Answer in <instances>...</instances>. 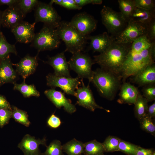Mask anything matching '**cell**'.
Masks as SVG:
<instances>
[{
    "label": "cell",
    "mask_w": 155,
    "mask_h": 155,
    "mask_svg": "<svg viewBox=\"0 0 155 155\" xmlns=\"http://www.w3.org/2000/svg\"><path fill=\"white\" fill-rule=\"evenodd\" d=\"M117 43L115 40L103 52L94 56V63L120 78L131 44Z\"/></svg>",
    "instance_id": "cell-1"
},
{
    "label": "cell",
    "mask_w": 155,
    "mask_h": 155,
    "mask_svg": "<svg viewBox=\"0 0 155 155\" xmlns=\"http://www.w3.org/2000/svg\"><path fill=\"white\" fill-rule=\"evenodd\" d=\"M155 44L142 51L128 52L121 75L124 82L129 77L133 76L140 71L155 63Z\"/></svg>",
    "instance_id": "cell-2"
},
{
    "label": "cell",
    "mask_w": 155,
    "mask_h": 155,
    "mask_svg": "<svg viewBox=\"0 0 155 155\" xmlns=\"http://www.w3.org/2000/svg\"><path fill=\"white\" fill-rule=\"evenodd\" d=\"M56 30L60 39L65 44V52L68 51L73 55L84 51L87 43V36L79 32L69 22L61 21Z\"/></svg>",
    "instance_id": "cell-3"
},
{
    "label": "cell",
    "mask_w": 155,
    "mask_h": 155,
    "mask_svg": "<svg viewBox=\"0 0 155 155\" xmlns=\"http://www.w3.org/2000/svg\"><path fill=\"white\" fill-rule=\"evenodd\" d=\"M121 80L114 74L100 68L93 71L91 82L101 96L112 100L120 89Z\"/></svg>",
    "instance_id": "cell-4"
},
{
    "label": "cell",
    "mask_w": 155,
    "mask_h": 155,
    "mask_svg": "<svg viewBox=\"0 0 155 155\" xmlns=\"http://www.w3.org/2000/svg\"><path fill=\"white\" fill-rule=\"evenodd\" d=\"M60 42V39L56 28L44 24L40 31L35 34L31 46L36 49L39 52L57 49Z\"/></svg>",
    "instance_id": "cell-5"
},
{
    "label": "cell",
    "mask_w": 155,
    "mask_h": 155,
    "mask_svg": "<svg viewBox=\"0 0 155 155\" xmlns=\"http://www.w3.org/2000/svg\"><path fill=\"white\" fill-rule=\"evenodd\" d=\"M101 20L108 33L115 36L126 26L128 21L120 12L104 5L100 11Z\"/></svg>",
    "instance_id": "cell-6"
},
{
    "label": "cell",
    "mask_w": 155,
    "mask_h": 155,
    "mask_svg": "<svg viewBox=\"0 0 155 155\" xmlns=\"http://www.w3.org/2000/svg\"><path fill=\"white\" fill-rule=\"evenodd\" d=\"M68 62L70 69L75 72L78 78L91 82L93 72L92 67L94 63L89 55L82 52L77 53L72 55Z\"/></svg>",
    "instance_id": "cell-7"
},
{
    "label": "cell",
    "mask_w": 155,
    "mask_h": 155,
    "mask_svg": "<svg viewBox=\"0 0 155 155\" xmlns=\"http://www.w3.org/2000/svg\"><path fill=\"white\" fill-rule=\"evenodd\" d=\"M147 29L148 25L130 19L125 28L114 37L115 41L120 43L131 44L138 38L146 35Z\"/></svg>",
    "instance_id": "cell-8"
},
{
    "label": "cell",
    "mask_w": 155,
    "mask_h": 155,
    "mask_svg": "<svg viewBox=\"0 0 155 155\" xmlns=\"http://www.w3.org/2000/svg\"><path fill=\"white\" fill-rule=\"evenodd\" d=\"M35 22H41L44 24L56 28L61 21V17L52 5L39 1L35 8Z\"/></svg>",
    "instance_id": "cell-9"
},
{
    "label": "cell",
    "mask_w": 155,
    "mask_h": 155,
    "mask_svg": "<svg viewBox=\"0 0 155 155\" xmlns=\"http://www.w3.org/2000/svg\"><path fill=\"white\" fill-rule=\"evenodd\" d=\"M46 84L54 88L59 87L64 93L75 96V91L81 84L79 78L57 76L50 73L46 77Z\"/></svg>",
    "instance_id": "cell-10"
},
{
    "label": "cell",
    "mask_w": 155,
    "mask_h": 155,
    "mask_svg": "<svg viewBox=\"0 0 155 155\" xmlns=\"http://www.w3.org/2000/svg\"><path fill=\"white\" fill-rule=\"evenodd\" d=\"M69 22L78 31L86 36L96 29L97 24L94 18L85 12L76 14Z\"/></svg>",
    "instance_id": "cell-11"
},
{
    "label": "cell",
    "mask_w": 155,
    "mask_h": 155,
    "mask_svg": "<svg viewBox=\"0 0 155 155\" xmlns=\"http://www.w3.org/2000/svg\"><path fill=\"white\" fill-rule=\"evenodd\" d=\"M82 86L78 87L75 91V96L77 99L76 104L91 111L94 112L97 108L109 110L104 109L96 102L89 84L85 86L82 79Z\"/></svg>",
    "instance_id": "cell-12"
},
{
    "label": "cell",
    "mask_w": 155,
    "mask_h": 155,
    "mask_svg": "<svg viewBox=\"0 0 155 155\" xmlns=\"http://www.w3.org/2000/svg\"><path fill=\"white\" fill-rule=\"evenodd\" d=\"M44 94L57 108L60 109L63 107L65 111L69 114L76 111L75 106L71 100L66 97L64 93L52 88L45 90Z\"/></svg>",
    "instance_id": "cell-13"
},
{
    "label": "cell",
    "mask_w": 155,
    "mask_h": 155,
    "mask_svg": "<svg viewBox=\"0 0 155 155\" xmlns=\"http://www.w3.org/2000/svg\"><path fill=\"white\" fill-rule=\"evenodd\" d=\"M36 24L23 21L11 29L17 41L24 43L32 42L35 35L34 30Z\"/></svg>",
    "instance_id": "cell-14"
},
{
    "label": "cell",
    "mask_w": 155,
    "mask_h": 155,
    "mask_svg": "<svg viewBox=\"0 0 155 155\" xmlns=\"http://www.w3.org/2000/svg\"><path fill=\"white\" fill-rule=\"evenodd\" d=\"M40 145L47 146L45 138L36 139L35 137L27 134L24 136L18 147L24 155H42L39 149Z\"/></svg>",
    "instance_id": "cell-15"
},
{
    "label": "cell",
    "mask_w": 155,
    "mask_h": 155,
    "mask_svg": "<svg viewBox=\"0 0 155 155\" xmlns=\"http://www.w3.org/2000/svg\"><path fill=\"white\" fill-rule=\"evenodd\" d=\"M38 64L37 55L32 57L28 55L21 59L18 63L13 64L16 67L15 70L18 75H21L24 80L35 72Z\"/></svg>",
    "instance_id": "cell-16"
},
{
    "label": "cell",
    "mask_w": 155,
    "mask_h": 155,
    "mask_svg": "<svg viewBox=\"0 0 155 155\" xmlns=\"http://www.w3.org/2000/svg\"><path fill=\"white\" fill-rule=\"evenodd\" d=\"M90 40L89 50L101 53L104 51L114 41V37L106 32L98 35L87 36Z\"/></svg>",
    "instance_id": "cell-17"
},
{
    "label": "cell",
    "mask_w": 155,
    "mask_h": 155,
    "mask_svg": "<svg viewBox=\"0 0 155 155\" xmlns=\"http://www.w3.org/2000/svg\"><path fill=\"white\" fill-rule=\"evenodd\" d=\"M63 51L55 55L49 57L46 63L54 69L53 73L57 76L71 77L68 61Z\"/></svg>",
    "instance_id": "cell-18"
},
{
    "label": "cell",
    "mask_w": 155,
    "mask_h": 155,
    "mask_svg": "<svg viewBox=\"0 0 155 155\" xmlns=\"http://www.w3.org/2000/svg\"><path fill=\"white\" fill-rule=\"evenodd\" d=\"M25 16L17 5L9 7L3 11L2 25L11 29L23 21Z\"/></svg>",
    "instance_id": "cell-19"
},
{
    "label": "cell",
    "mask_w": 155,
    "mask_h": 155,
    "mask_svg": "<svg viewBox=\"0 0 155 155\" xmlns=\"http://www.w3.org/2000/svg\"><path fill=\"white\" fill-rule=\"evenodd\" d=\"M9 55L1 59L0 65V86L7 83L13 84L18 79V74L12 67Z\"/></svg>",
    "instance_id": "cell-20"
},
{
    "label": "cell",
    "mask_w": 155,
    "mask_h": 155,
    "mask_svg": "<svg viewBox=\"0 0 155 155\" xmlns=\"http://www.w3.org/2000/svg\"><path fill=\"white\" fill-rule=\"evenodd\" d=\"M120 89L117 102L121 104H134L139 93L137 88L129 83L124 82Z\"/></svg>",
    "instance_id": "cell-21"
},
{
    "label": "cell",
    "mask_w": 155,
    "mask_h": 155,
    "mask_svg": "<svg viewBox=\"0 0 155 155\" xmlns=\"http://www.w3.org/2000/svg\"><path fill=\"white\" fill-rule=\"evenodd\" d=\"M132 77L133 82L140 86L155 84L154 63L147 67Z\"/></svg>",
    "instance_id": "cell-22"
},
{
    "label": "cell",
    "mask_w": 155,
    "mask_h": 155,
    "mask_svg": "<svg viewBox=\"0 0 155 155\" xmlns=\"http://www.w3.org/2000/svg\"><path fill=\"white\" fill-rule=\"evenodd\" d=\"M130 19L148 25L155 20V10H147L135 7Z\"/></svg>",
    "instance_id": "cell-23"
},
{
    "label": "cell",
    "mask_w": 155,
    "mask_h": 155,
    "mask_svg": "<svg viewBox=\"0 0 155 155\" xmlns=\"http://www.w3.org/2000/svg\"><path fill=\"white\" fill-rule=\"evenodd\" d=\"M62 148L67 155H81L84 152V143L73 139L62 145Z\"/></svg>",
    "instance_id": "cell-24"
},
{
    "label": "cell",
    "mask_w": 155,
    "mask_h": 155,
    "mask_svg": "<svg viewBox=\"0 0 155 155\" xmlns=\"http://www.w3.org/2000/svg\"><path fill=\"white\" fill-rule=\"evenodd\" d=\"M105 152L102 143L96 140L84 144V155H104Z\"/></svg>",
    "instance_id": "cell-25"
},
{
    "label": "cell",
    "mask_w": 155,
    "mask_h": 155,
    "mask_svg": "<svg viewBox=\"0 0 155 155\" xmlns=\"http://www.w3.org/2000/svg\"><path fill=\"white\" fill-rule=\"evenodd\" d=\"M14 85L13 90L19 91L24 97L32 96L38 97L40 96V92L36 90L34 85H28L26 83L24 80L21 84L16 83Z\"/></svg>",
    "instance_id": "cell-26"
},
{
    "label": "cell",
    "mask_w": 155,
    "mask_h": 155,
    "mask_svg": "<svg viewBox=\"0 0 155 155\" xmlns=\"http://www.w3.org/2000/svg\"><path fill=\"white\" fill-rule=\"evenodd\" d=\"M148 102L139 92L134 104L135 115L138 120L146 114L148 106Z\"/></svg>",
    "instance_id": "cell-27"
},
{
    "label": "cell",
    "mask_w": 155,
    "mask_h": 155,
    "mask_svg": "<svg viewBox=\"0 0 155 155\" xmlns=\"http://www.w3.org/2000/svg\"><path fill=\"white\" fill-rule=\"evenodd\" d=\"M10 53L17 54L14 45L9 43L7 41L3 33L0 31V58H4Z\"/></svg>",
    "instance_id": "cell-28"
},
{
    "label": "cell",
    "mask_w": 155,
    "mask_h": 155,
    "mask_svg": "<svg viewBox=\"0 0 155 155\" xmlns=\"http://www.w3.org/2000/svg\"><path fill=\"white\" fill-rule=\"evenodd\" d=\"M120 12L128 21L135 7L133 0H119Z\"/></svg>",
    "instance_id": "cell-29"
},
{
    "label": "cell",
    "mask_w": 155,
    "mask_h": 155,
    "mask_svg": "<svg viewBox=\"0 0 155 155\" xmlns=\"http://www.w3.org/2000/svg\"><path fill=\"white\" fill-rule=\"evenodd\" d=\"M12 109V117L16 122L26 127H28L30 122L28 119V116L27 112L20 109L16 106H11Z\"/></svg>",
    "instance_id": "cell-30"
},
{
    "label": "cell",
    "mask_w": 155,
    "mask_h": 155,
    "mask_svg": "<svg viewBox=\"0 0 155 155\" xmlns=\"http://www.w3.org/2000/svg\"><path fill=\"white\" fill-rule=\"evenodd\" d=\"M120 140L119 138L115 136L109 135L107 137L102 143L105 152L118 151Z\"/></svg>",
    "instance_id": "cell-31"
},
{
    "label": "cell",
    "mask_w": 155,
    "mask_h": 155,
    "mask_svg": "<svg viewBox=\"0 0 155 155\" xmlns=\"http://www.w3.org/2000/svg\"><path fill=\"white\" fill-rule=\"evenodd\" d=\"M39 1L37 0H19L17 5L25 16L35 9Z\"/></svg>",
    "instance_id": "cell-32"
},
{
    "label": "cell",
    "mask_w": 155,
    "mask_h": 155,
    "mask_svg": "<svg viewBox=\"0 0 155 155\" xmlns=\"http://www.w3.org/2000/svg\"><path fill=\"white\" fill-rule=\"evenodd\" d=\"M46 147L42 155H63L61 143L59 140H53Z\"/></svg>",
    "instance_id": "cell-33"
},
{
    "label": "cell",
    "mask_w": 155,
    "mask_h": 155,
    "mask_svg": "<svg viewBox=\"0 0 155 155\" xmlns=\"http://www.w3.org/2000/svg\"><path fill=\"white\" fill-rule=\"evenodd\" d=\"M139 120L140 127L143 130L155 136V125L152 118L146 114Z\"/></svg>",
    "instance_id": "cell-34"
},
{
    "label": "cell",
    "mask_w": 155,
    "mask_h": 155,
    "mask_svg": "<svg viewBox=\"0 0 155 155\" xmlns=\"http://www.w3.org/2000/svg\"><path fill=\"white\" fill-rule=\"evenodd\" d=\"M139 146L120 139L118 151L128 155H135Z\"/></svg>",
    "instance_id": "cell-35"
},
{
    "label": "cell",
    "mask_w": 155,
    "mask_h": 155,
    "mask_svg": "<svg viewBox=\"0 0 155 155\" xmlns=\"http://www.w3.org/2000/svg\"><path fill=\"white\" fill-rule=\"evenodd\" d=\"M54 3L68 9L80 10L82 8L76 4L74 0H52L49 3L51 5Z\"/></svg>",
    "instance_id": "cell-36"
},
{
    "label": "cell",
    "mask_w": 155,
    "mask_h": 155,
    "mask_svg": "<svg viewBox=\"0 0 155 155\" xmlns=\"http://www.w3.org/2000/svg\"><path fill=\"white\" fill-rule=\"evenodd\" d=\"M142 91L143 96L148 102L155 100V84H150L144 86Z\"/></svg>",
    "instance_id": "cell-37"
},
{
    "label": "cell",
    "mask_w": 155,
    "mask_h": 155,
    "mask_svg": "<svg viewBox=\"0 0 155 155\" xmlns=\"http://www.w3.org/2000/svg\"><path fill=\"white\" fill-rule=\"evenodd\" d=\"M135 7L145 10H155L154 1L152 0H133Z\"/></svg>",
    "instance_id": "cell-38"
},
{
    "label": "cell",
    "mask_w": 155,
    "mask_h": 155,
    "mask_svg": "<svg viewBox=\"0 0 155 155\" xmlns=\"http://www.w3.org/2000/svg\"><path fill=\"white\" fill-rule=\"evenodd\" d=\"M12 114L11 110L0 108V127L1 128L8 123L10 119L12 117Z\"/></svg>",
    "instance_id": "cell-39"
},
{
    "label": "cell",
    "mask_w": 155,
    "mask_h": 155,
    "mask_svg": "<svg viewBox=\"0 0 155 155\" xmlns=\"http://www.w3.org/2000/svg\"><path fill=\"white\" fill-rule=\"evenodd\" d=\"M61 122L60 118L54 113L52 114L48 119L47 124L50 127L57 129L61 125Z\"/></svg>",
    "instance_id": "cell-40"
},
{
    "label": "cell",
    "mask_w": 155,
    "mask_h": 155,
    "mask_svg": "<svg viewBox=\"0 0 155 155\" xmlns=\"http://www.w3.org/2000/svg\"><path fill=\"white\" fill-rule=\"evenodd\" d=\"M146 36L152 42L155 41V20L148 25Z\"/></svg>",
    "instance_id": "cell-41"
},
{
    "label": "cell",
    "mask_w": 155,
    "mask_h": 155,
    "mask_svg": "<svg viewBox=\"0 0 155 155\" xmlns=\"http://www.w3.org/2000/svg\"><path fill=\"white\" fill-rule=\"evenodd\" d=\"M76 4L79 7L82 8V7L87 4L100 5L102 4V0H74Z\"/></svg>",
    "instance_id": "cell-42"
},
{
    "label": "cell",
    "mask_w": 155,
    "mask_h": 155,
    "mask_svg": "<svg viewBox=\"0 0 155 155\" xmlns=\"http://www.w3.org/2000/svg\"><path fill=\"white\" fill-rule=\"evenodd\" d=\"M0 108L12 110V107L5 97L1 94H0Z\"/></svg>",
    "instance_id": "cell-43"
},
{
    "label": "cell",
    "mask_w": 155,
    "mask_h": 155,
    "mask_svg": "<svg viewBox=\"0 0 155 155\" xmlns=\"http://www.w3.org/2000/svg\"><path fill=\"white\" fill-rule=\"evenodd\" d=\"M154 151L151 149H147L139 146L137 149L135 155H152Z\"/></svg>",
    "instance_id": "cell-44"
},
{
    "label": "cell",
    "mask_w": 155,
    "mask_h": 155,
    "mask_svg": "<svg viewBox=\"0 0 155 155\" xmlns=\"http://www.w3.org/2000/svg\"><path fill=\"white\" fill-rule=\"evenodd\" d=\"M19 0H0V6L6 5L8 7L17 5Z\"/></svg>",
    "instance_id": "cell-45"
},
{
    "label": "cell",
    "mask_w": 155,
    "mask_h": 155,
    "mask_svg": "<svg viewBox=\"0 0 155 155\" xmlns=\"http://www.w3.org/2000/svg\"><path fill=\"white\" fill-rule=\"evenodd\" d=\"M147 115L150 117L153 118L155 117V102L148 106Z\"/></svg>",
    "instance_id": "cell-46"
},
{
    "label": "cell",
    "mask_w": 155,
    "mask_h": 155,
    "mask_svg": "<svg viewBox=\"0 0 155 155\" xmlns=\"http://www.w3.org/2000/svg\"><path fill=\"white\" fill-rule=\"evenodd\" d=\"M3 11L0 10V28L2 25V15Z\"/></svg>",
    "instance_id": "cell-47"
},
{
    "label": "cell",
    "mask_w": 155,
    "mask_h": 155,
    "mask_svg": "<svg viewBox=\"0 0 155 155\" xmlns=\"http://www.w3.org/2000/svg\"><path fill=\"white\" fill-rule=\"evenodd\" d=\"M152 155H155V153L154 151Z\"/></svg>",
    "instance_id": "cell-48"
},
{
    "label": "cell",
    "mask_w": 155,
    "mask_h": 155,
    "mask_svg": "<svg viewBox=\"0 0 155 155\" xmlns=\"http://www.w3.org/2000/svg\"><path fill=\"white\" fill-rule=\"evenodd\" d=\"M1 59L0 58V64H1Z\"/></svg>",
    "instance_id": "cell-49"
},
{
    "label": "cell",
    "mask_w": 155,
    "mask_h": 155,
    "mask_svg": "<svg viewBox=\"0 0 155 155\" xmlns=\"http://www.w3.org/2000/svg\"></svg>",
    "instance_id": "cell-50"
}]
</instances>
